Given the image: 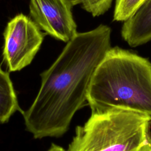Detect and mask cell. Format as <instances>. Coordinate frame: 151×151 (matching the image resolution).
Returning <instances> with one entry per match:
<instances>
[{
	"label": "cell",
	"mask_w": 151,
	"mask_h": 151,
	"mask_svg": "<svg viewBox=\"0 0 151 151\" xmlns=\"http://www.w3.org/2000/svg\"><path fill=\"white\" fill-rule=\"evenodd\" d=\"M151 117L113 109L91 113L66 151H151Z\"/></svg>",
	"instance_id": "3957f363"
},
{
	"label": "cell",
	"mask_w": 151,
	"mask_h": 151,
	"mask_svg": "<svg viewBox=\"0 0 151 151\" xmlns=\"http://www.w3.org/2000/svg\"><path fill=\"white\" fill-rule=\"evenodd\" d=\"M70 0H30L32 21L46 34L67 42L77 33Z\"/></svg>",
	"instance_id": "5b68a950"
},
{
	"label": "cell",
	"mask_w": 151,
	"mask_h": 151,
	"mask_svg": "<svg viewBox=\"0 0 151 151\" xmlns=\"http://www.w3.org/2000/svg\"><path fill=\"white\" fill-rule=\"evenodd\" d=\"M121 34L123 39L132 47L151 40V0H146L123 22Z\"/></svg>",
	"instance_id": "8992f818"
},
{
	"label": "cell",
	"mask_w": 151,
	"mask_h": 151,
	"mask_svg": "<svg viewBox=\"0 0 151 151\" xmlns=\"http://www.w3.org/2000/svg\"><path fill=\"white\" fill-rule=\"evenodd\" d=\"M111 32L109 26L100 24L77 32L51 67L41 74L38 93L22 114L27 130L34 138L63 135L76 112L87 104L94 73L111 48Z\"/></svg>",
	"instance_id": "6da1fadb"
},
{
	"label": "cell",
	"mask_w": 151,
	"mask_h": 151,
	"mask_svg": "<svg viewBox=\"0 0 151 151\" xmlns=\"http://www.w3.org/2000/svg\"><path fill=\"white\" fill-rule=\"evenodd\" d=\"M91 113L122 109L151 117V63L111 47L96 69L87 94Z\"/></svg>",
	"instance_id": "7a4b0ae2"
},
{
	"label": "cell",
	"mask_w": 151,
	"mask_h": 151,
	"mask_svg": "<svg viewBox=\"0 0 151 151\" xmlns=\"http://www.w3.org/2000/svg\"><path fill=\"white\" fill-rule=\"evenodd\" d=\"M47 151H66V150H65L62 147H61L58 145L52 143L51 145L50 148Z\"/></svg>",
	"instance_id": "9c48e42d"
},
{
	"label": "cell",
	"mask_w": 151,
	"mask_h": 151,
	"mask_svg": "<svg viewBox=\"0 0 151 151\" xmlns=\"http://www.w3.org/2000/svg\"><path fill=\"white\" fill-rule=\"evenodd\" d=\"M146 0H115L113 20L124 21L129 19Z\"/></svg>",
	"instance_id": "ba28073f"
},
{
	"label": "cell",
	"mask_w": 151,
	"mask_h": 151,
	"mask_svg": "<svg viewBox=\"0 0 151 151\" xmlns=\"http://www.w3.org/2000/svg\"><path fill=\"white\" fill-rule=\"evenodd\" d=\"M19 111L23 110L18 104L17 97L8 73L0 67V123L7 122L11 116Z\"/></svg>",
	"instance_id": "52a82bcc"
},
{
	"label": "cell",
	"mask_w": 151,
	"mask_h": 151,
	"mask_svg": "<svg viewBox=\"0 0 151 151\" xmlns=\"http://www.w3.org/2000/svg\"><path fill=\"white\" fill-rule=\"evenodd\" d=\"M46 34L28 17L19 14L10 20L4 32V61L9 71H19L32 62Z\"/></svg>",
	"instance_id": "277c9868"
}]
</instances>
